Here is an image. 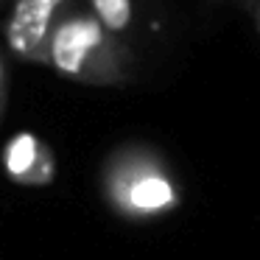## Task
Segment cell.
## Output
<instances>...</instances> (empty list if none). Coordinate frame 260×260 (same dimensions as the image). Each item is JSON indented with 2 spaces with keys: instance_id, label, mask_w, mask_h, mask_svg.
Listing matches in <instances>:
<instances>
[{
  "instance_id": "obj_1",
  "label": "cell",
  "mask_w": 260,
  "mask_h": 260,
  "mask_svg": "<svg viewBox=\"0 0 260 260\" xmlns=\"http://www.w3.org/2000/svg\"><path fill=\"white\" fill-rule=\"evenodd\" d=\"M45 68L87 87H126L137 79L140 53L107 31L84 0H73L53 28Z\"/></svg>"
},
{
  "instance_id": "obj_2",
  "label": "cell",
  "mask_w": 260,
  "mask_h": 260,
  "mask_svg": "<svg viewBox=\"0 0 260 260\" xmlns=\"http://www.w3.org/2000/svg\"><path fill=\"white\" fill-rule=\"evenodd\" d=\"M107 204L129 221H148L171 213L179 202L174 171L151 146H120L101 168Z\"/></svg>"
},
{
  "instance_id": "obj_3",
  "label": "cell",
  "mask_w": 260,
  "mask_h": 260,
  "mask_svg": "<svg viewBox=\"0 0 260 260\" xmlns=\"http://www.w3.org/2000/svg\"><path fill=\"white\" fill-rule=\"evenodd\" d=\"M73 0H9L3 9L0 37L3 48L23 64H42L48 59L53 28Z\"/></svg>"
},
{
  "instance_id": "obj_4",
  "label": "cell",
  "mask_w": 260,
  "mask_h": 260,
  "mask_svg": "<svg viewBox=\"0 0 260 260\" xmlns=\"http://www.w3.org/2000/svg\"><path fill=\"white\" fill-rule=\"evenodd\" d=\"M84 3L101 20L104 28L112 31L118 40H123L143 56V48L151 37V17H148L146 0H84Z\"/></svg>"
},
{
  "instance_id": "obj_5",
  "label": "cell",
  "mask_w": 260,
  "mask_h": 260,
  "mask_svg": "<svg viewBox=\"0 0 260 260\" xmlns=\"http://www.w3.org/2000/svg\"><path fill=\"white\" fill-rule=\"evenodd\" d=\"M6 171L14 176L17 182H48L53 176V162H51V151L42 140L31 135H17L12 143L6 146Z\"/></svg>"
},
{
  "instance_id": "obj_6",
  "label": "cell",
  "mask_w": 260,
  "mask_h": 260,
  "mask_svg": "<svg viewBox=\"0 0 260 260\" xmlns=\"http://www.w3.org/2000/svg\"><path fill=\"white\" fill-rule=\"evenodd\" d=\"M9 87H12V73H9V53L0 42V123L6 118V107H9Z\"/></svg>"
},
{
  "instance_id": "obj_7",
  "label": "cell",
  "mask_w": 260,
  "mask_h": 260,
  "mask_svg": "<svg viewBox=\"0 0 260 260\" xmlns=\"http://www.w3.org/2000/svg\"><path fill=\"white\" fill-rule=\"evenodd\" d=\"M215 3H224V0H215ZM230 3H238V6L249 9V12H252L254 6H260V0H230Z\"/></svg>"
},
{
  "instance_id": "obj_8",
  "label": "cell",
  "mask_w": 260,
  "mask_h": 260,
  "mask_svg": "<svg viewBox=\"0 0 260 260\" xmlns=\"http://www.w3.org/2000/svg\"><path fill=\"white\" fill-rule=\"evenodd\" d=\"M249 14H252V20H254V25H257V31H260V6H254V9H252V12H249Z\"/></svg>"
},
{
  "instance_id": "obj_9",
  "label": "cell",
  "mask_w": 260,
  "mask_h": 260,
  "mask_svg": "<svg viewBox=\"0 0 260 260\" xmlns=\"http://www.w3.org/2000/svg\"><path fill=\"white\" fill-rule=\"evenodd\" d=\"M6 3H9V0H0V14H3V9H6Z\"/></svg>"
}]
</instances>
